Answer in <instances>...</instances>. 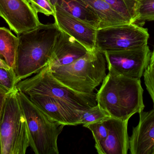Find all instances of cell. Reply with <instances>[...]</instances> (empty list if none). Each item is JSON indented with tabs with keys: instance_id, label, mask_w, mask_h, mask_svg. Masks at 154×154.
Returning a JSON list of instances; mask_svg holds the SVG:
<instances>
[{
	"instance_id": "obj_1",
	"label": "cell",
	"mask_w": 154,
	"mask_h": 154,
	"mask_svg": "<svg viewBox=\"0 0 154 154\" xmlns=\"http://www.w3.org/2000/svg\"><path fill=\"white\" fill-rule=\"evenodd\" d=\"M143 89L141 79L118 74L111 70L96 94L97 103L110 117L129 120L143 111Z\"/></svg>"
},
{
	"instance_id": "obj_2",
	"label": "cell",
	"mask_w": 154,
	"mask_h": 154,
	"mask_svg": "<svg viewBox=\"0 0 154 154\" xmlns=\"http://www.w3.org/2000/svg\"><path fill=\"white\" fill-rule=\"evenodd\" d=\"M60 31L55 23L42 24L18 36L19 47L14 68L18 83L38 73L48 64Z\"/></svg>"
},
{
	"instance_id": "obj_3",
	"label": "cell",
	"mask_w": 154,
	"mask_h": 154,
	"mask_svg": "<svg viewBox=\"0 0 154 154\" xmlns=\"http://www.w3.org/2000/svg\"><path fill=\"white\" fill-rule=\"evenodd\" d=\"M104 52L95 49L69 65L50 68L59 81L76 92L94 93L106 76Z\"/></svg>"
},
{
	"instance_id": "obj_4",
	"label": "cell",
	"mask_w": 154,
	"mask_h": 154,
	"mask_svg": "<svg viewBox=\"0 0 154 154\" xmlns=\"http://www.w3.org/2000/svg\"><path fill=\"white\" fill-rule=\"evenodd\" d=\"M18 98L28 127L30 146L36 154H58L57 140L65 126L50 118L18 90Z\"/></svg>"
},
{
	"instance_id": "obj_5",
	"label": "cell",
	"mask_w": 154,
	"mask_h": 154,
	"mask_svg": "<svg viewBox=\"0 0 154 154\" xmlns=\"http://www.w3.org/2000/svg\"><path fill=\"white\" fill-rule=\"evenodd\" d=\"M16 88L27 96L37 94L52 97L79 110H87L97 104L95 93L82 94L67 86L53 76L48 65L32 77L18 82Z\"/></svg>"
},
{
	"instance_id": "obj_6",
	"label": "cell",
	"mask_w": 154,
	"mask_h": 154,
	"mask_svg": "<svg viewBox=\"0 0 154 154\" xmlns=\"http://www.w3.org/2000/svg\"><path fill=\"white\" fill-rule=\"evenodd\" d=\"M9 92L0 115L2 154H25L30 146L28 127L17 95Z\"/></svg>"
},
{
	"instance_id": "obj_7",
	"label": "cell",
	"mask_w": 154,
	"mask_h": 154,
	"mask_svg": "<svg viewBox=\"0 0 154 154\" xmlns=\"http://www.w3.org/2000/svg\"><path fill=\"white\" fill-rule=\"evenodd\" d=\"M148 30L127 23L97 30L95 48L103 52L119 51L148 44Z\"/></svg>"
},
{
	"instance_id": "obj_8",
	"label": "cell",
	"mask_w": 154,
	"mask_h": 154,
	"mask_svg": "<svg viewBox=\"0 0 154 154\" xmlns=\"http://www.w3.org/2000/svg\"><path fill=\"white\" fill-rule=\"evenodd\" d=\"M108 70L126 77L141 79L151 62L148 44L119 51L104 52Z\"/></svg>"
},
{
	"instance_id": "obj_9",
	"label": "cell",
	"mask_w": 154,
	"mask_h": 154,
	"mask_svg": "<svg viewBox=\"0 0 154 154\" xmlns=\"http://www.w3.org/2000/svg\"><path fill=\"white\" fill-rule=\"evenodd\" d=\"M0 17L17 36L42 24L29 0H0Z\"/></svg>"
},
{
	"instance_id": "obj_10",
	"label": "cell",
	"mask_w": 154,
	"mask_h": 154,
	"mask_svg": "<svg viewBox=\"0 0 154 154\" xmlns=\"http://www.w3.org/2000/svg\"><path fill=\"white\" fill-rule=\"evenodd\" d=\"M53 4L55 23L60 30L75 38L89 52L94 50L97 29L75 18L57 4Z\"/></svg>"
},
{
	"instance_id": "obj_11",
	"label": "cell",
	"mask_w": 154,
	"mask_h": 154,
	"mask_svg": "<svg viewBox=\"0 0 154 154\" xmlns=\"http://www.w3.org/2000/svg\"><path fill=\"white\" fill-rule=\"evenodd\" d=\"M28 96L45 115L52 120L64 126L80 124L81 110L52 97L37 94H32Z\"/></svg>"
},
{
	"instance_id": "obj_12",
	"label": "cell",
	"mask_w": 154,
	"mask_h": 154,
	"mask_svg": "<svg viewBox=\"0 0 154 154\" xmlns=\"http://www.w3.org/2000/svg\"><path fill=\"white\" fill-rule=\"evenodd\" d=\"M139 114V123L129 138L130 154H154V108Z\"/></svg>"
},
{
	"instance_id": "obj_13",
	"label": "cell",
	"mask_w": 154,
	"mask_h": 154,
	"mask_svg": "<svg viewBox=\"0 0 154 154\" xmlns=\"http://www.w3.org/2000/svg\"><path fill=\"white\" fill-rule=\"evenodd\" d=\"M88 52L75 38L60 30L48 65L50 68L69 65Z\"/></svg>"
},
{
	"instance_id": "obj_14",
	"label": "cell",
	"mask_w": 154,
	"mask_h": 154,
	"mask_svg": "<svg viewBox=\"0 0 154 154\" xmlns=\"http://www.w3.org/2000/svg\"><path fill=\"white\" fill-rule=\"evenodd\" d=\"M128 120L110 118L109 131L103 141L95 143V148L99 154H127L129 149L128 133Z\"/></svg>"
},
{
	"instance_id": "obj_15",
	"label": "cell",
	"mask_w": 154,
	"mask_h": 154,
	"mask_svg": "<svg viewBox=\"0 0 154 154\" xmlns=\"http://www.w3.org/2000/svg\"><path fill=\"white\" fill-rule=\"evenodd\" d=\"M68 13L95 29H99V19L92 8L84 0H51Z\"/></svg>"
},
{
	"instance_id": "obj_16",
	"label": "cell",
	"mask_w": 154,
	"mask_h": 154,
	"mask_svg": "<svg viewBox=\"0 0 154 154\" xmlns=\"http://www.w3.org/2000/svg\"><path fill=\"white\" fill-rule=\"evenodd\" d=\"M94 10L99 19V29L130 23L104 0H84Z\"/></svg>"
},
{
	"instance_id": "obj_17",
	"label": "cell",
	"mask_w": 154,
	"mask_h": 154,
	"mask_svg": "<svg viewBox=\"0 0 154 154\" xmlns=\"http://www.w3.org/2000/svg\"><path fill=\"white\" fill-rule=\"evenodd\" d=\"M19 37L5 27H0V55L7 65L14 68L19 47Z\"/></svg>"
},
{
	"instance_id": "obj_18",
	"label": "cell",
	"mask_w": 154,
	"mask_h": 154,
	"mask_svg": "<svg viewBox=\"0 0 154 154\" xmlns=\"http://www.w3.org/2000/svg\"><path fill=\"white\" fill-rule=\"evenodd\" d=\"M130 23L139 17L140 0H104Z\"/></svg>"
},
{
	"instance_id": "obj_19",
	"label": "cell",
	"mask_w": 154,
	"mask_h": 154,
	"mask_svg": "<svg viewBox=\"0 0 154 154\" xmlns=\"http://www.w3.org/2000/svg\"><path fill=\"white\" fill-rule=\"evenodd\" d=\"M110 117L102 120L90 123L83 126L88 128L93 135L95 143L103 141L107 136L109 131Z\"/></svg>"
},
{
	"instance_id": "obj_20",
	"label": "cell",
	"mask_w": 154,
	"mask_h": 154,
	"mask_svg": "<svg viewBox=\"0 0 154 154\" xmlns=\"http://www.w3.org/2000/svg\"><path fill=\"white\" fill-rule=\"evenodd\" d=\"M109 117L98 104L89 109L81 111L80 124L83 126Z\"/></svg>"
},
{
	"instance_id": "obj_21",
	"label": "cell",
	"mask_w": 154,
	"mask_h": 154,
	"mask_svg": "<svg viewBox=\"0 0 154 154\" xmlns=\"http://www.w3.org/2000/svg\"><path fill=\"white\" fill-rule=\"evenodd\" d=\"M154 21V0H140L139 17L135 23L143 26L146 21Z\"/></svg>"
},
{
	"instance_id": "obj_22",
	"label": "cell",
	"mask_w": 154,
	"mask_h": 154,
	"mask_svg": "<svg viewBox=\"0 0 154 154\" xmlns=\"http://www.w3.org/2000/svg\"><path fill=\"white\" fill-rule=\"evenodd\" d=\"M18 82L14 69L0 68V86L11 92L16 88Z\"/></svg>"
},
{
	"instance_id": "obj_23",
	"label": "cell",
	"mask_w": 154,
	"mask_h": 154,
	"mask_svg": "<svg viewBox=\"0 0 154 154\" xmlns=\"http://www.w3.org/2000/svg\"><path fill=\"white\" fill-rule=\"evenodd\" d=\"M29 1L37 13H40L47 16H53L55 14V7L51 0H29Z\"/></svg>"
},
{
	"instance_id": "obj_24",
	"label": "cell",
	"mask_w": 154,
	"mask_h": 154,
	"mask_svg": "<svg viewBox=\"0 0 154 154\" xmlns=\"http://www.w3.org/2000/svg\"><path fill=\"white\" fill-rule=\"evenodd\" d=\"M145 84L153 103L154 108V61L150 62L143 74Z\"/></svg>"
},
{
	"instance_id": "obj_25",
	"label": "cell",
	"mask_w": 154,
	"mask_h": 154,
	"mask_svg": "<svg viewBox=\"0 0 154 154\" xmlns=\"http://www.w3.org/2000/svg\"><path fill=\"white\" fill-rule=\"evenodd\" d=\"M9 93L4 89L0 86V115L5 102V99Z\"/></svg>"
},
{
	"instance_id": "obj_26",
	"label": "cell",
	"mask_w": 154,
	"mask_h": 154,
	"mask_svg": "<svg viewBox=\"0 0 154 154\" xmlns=\"http://www.w3.org/2000/svg\"><path fill=\"white\" fill-rule=\"evenodd\" d=\"M0 56H1V55H0ZM0 68H5L7 69L11 68L7 65L5 61L1 58V57H0Z\"/></svg>"
},
{
	"instance_id": "obj_27",
	"label": "cell",
	"mask_w": 154,
	"mask_h": 154,
	"mask_svg": "<svg viewBox=\"0 0 154 154\" xmlns=\"http://www.w3.org/2000/svg\"><path fill=\"white\" fill-rule=\"evenodd\" d=\"M0 154H2V143L1 134H0Z\"/></svg>"
},
{
	"instance_id": "obj_28",
	"label": "cell",
	"mask_w": 154,
	"mask_h": 154,
	"mask_svg": "<svg viewBox=\"0 0 154 154\" xmlns=\"http://www.w3.org/2000/svg\"><path fill=\"white\" fill-rule=\"evenodd\" d=\"M154 61V48L152 52V57H151V62Z\"/></svg>"
},
{
	"instance_id": "obj_29",
	"label": "cell",
	"mask_w": 154,
	"mask_h": 154,
	"mask_svg": "<svg viewBox=\"0 0 154 154\" xmlns=\"http://www.w3.org/2000/svg\"></svg>"
}]
</instances>
